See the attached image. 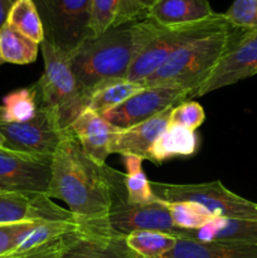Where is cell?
Instances as JSON below:
<instances>
[{
  "label": "cell",
  "mask_w": 257,
  "mask_h": 258,
  "mask_svg": "<svg viewBox=\"0 0 257 258\" xmlns=\"http://www.w3.org/2000/svg\"><path fill=\"white\" fill-rule=\"evenodd\" d=\"M60 258H143L111 228L83 226L62 238Z\"/></svg>",
  "instance_id": "cell-13"
},
{
  "label": "cell",
  "mask_w": 257,
  "mask_h": 258,
  "mask_svg": "<svg viewBox=\"0 0 257 258\" xmlns=\"http://www.w3.org/2000/svg\"><path fill=\"white\" fill-rule=\"evenodd\" d=\"M144 86L141 83L133 82L127 78H116L102 83L90 96L87 108L95 111L102 116L107 111L117 107L122 102L141 91Z\"/></svg>",
  "instance_id": "cell-22"
},
{
  "label": "cell",
  "mask_w": 257,
  "mask_h": 258,
  "mask_svg": "<svg viewBox=\"0 0 257 258\" xmlns=\"http://www.w3.org/2000/svg\"><path fill=\"white\" fill-rule=\"evenodd\" d=\"M52 158L0 148V189L29 197L45 196Z\"/></svg>",
  "instance_id": "cell-10"
},
{
  "label": "cell",
  "mask_w": 257,
  "mask_h": 258,
  "mask_svg": "<svg viewBox=\"0 0 257 258\" xmlns=\"http://www.w3.org/2000/svg\"><path fill=\"white\" fill-rule=\"evenodd\" d=\"M135 52L131 25L90 37L70 53L71 68L86 102L102 83L126 78Z\"/></svg>",
  "instance_id": "cell-2"
},
{
  "label": "cell",
  "mask_w": 257,
  "mask_h": 258,
  "mask_svg": "<svg viewBox=\"0 0 257 258\" xmlns=\"http://www.w3.org/2000/svg\"><path fill=\"white\" fill-rule=\"evenodd\" d=\"M5 23L39 45L44 40V28L33 0H15Z\"/></svg>",
  "instance_id": "cell-25"
},
{
  "label": "cell",
  "mask_w": 257,
  "mask_h": 258,
  "mask_svg": "<svg viewBox=\"0 0 257 258\" xmlns=\"http://www.w3.org/2000/svg\"><path fill=\"white\" fill-rule=\"evenodd\" d=\"M44 28V40L65 52H73L87 38L91 0H33Z\"/></svg>",
  "instance_id": "cell-7"
},
{
  "label": "cell",
  "mask_w": 257,
  "mask_h": 258,
  "mask_svg": "<svg viewBox=\"0 0 257 258\" xmlns=\"http://www.w3.org/2000/svg\"><path fill=\"white\" fill-rule=\"evenodd\" d=\"M159 258H257V244L198 242L179 238L171 251Z\"/></svg>",
  "instance_id": "cell-20"
},
{
  "label": "cell",
  "mask_w": 257,
  "mask_h": 258,
  "mask_svg": "<svg viewBox=\"0 0 257 258\" xmlns=\"http://www.w3.org/2000/svg\"><path fill=\"white\" fill-rule=\"evenodd\" d=\"M120 0H91L90 30L98 37L111 29L116 19Z\"/></svg>",
  "instance_id": "cell-29"
},
{
  "label": "cell",
  "mask_w": 257,
  "mask_h": 258,
  "mask_svg": "<svg viewBox=\"0 0 257 258\" xmlns=\"http://www.w3.org/2000/svg\"><path fill=\"white\" fill-rule=\"evenodd\" d=\"M39 106L34 85L8 93L0 106V122L22 123L37 115Z\"/></svg>",
  "instance_id": "cell-23"
},
{
  "label": "cell",
  "mask_w": 257,
  "mask_h": 258,
  "mask_svg": "<svg viewBox=\"0 0 257 258\" xmlns=\"http://www.w3.org/2000/svg\"><path fill=\"white\" fill-rule=\"evenodd\" d=\"M176 237L198 242L257 244V221L213 218L201 228L179 229Z\"/></svg>",
  "instance_id": "cell-17"
},
{
  "label": "cell",
  "mask_w": 257,
  "mask_h": 258,
  "mask_svg": "<svg viewBox=\"0 0 257 258\" xmlns=\"http://www.w3.org/2000/svg\"><path fill=\"white\" fill-rule=\"evenodd\" d=\"M158 0H120L117 15L112 28L123 27L130 23H138L145 20L151 8Z\"/></svg>",
  "instance_id": "cell-32"
},
{
  "label": "cell",
  "mask_w": 257,
  "mask_h": 258,
  "mask_svg": "<svg viewBox=\"0 0 257 258\" xmlns=\"http://www.w3.org/2000/svg\"><path fill=\"white\" fill-rule=\"evenodd\" d=\"M151 188L159 199L165 202H194L203 206L216 218L257 221V203L237 196L219 180L199 184H166L151 181Z\"/></svg>",
  "instance_id": "cell-6"
},
{
  "label": "cell",
  "mask_w": 257,
  "mask_h": 258,
  "mask_svg": "<svg viewBox=\"0 0 257 258\" xmlns=\"http://www.w3.org/2000/svg\"><path fill=\"white\" fill-rule=\"evenodd\" d=\"M126 243L143 258H159L171 251L178 242V237L166 232L138 231L127 234Z\"/></svg>",
  "instance_id": "cell-27"
},
{
  "label": "cell",
  "mask_w": 257,
  "mask_h": 258,
  "mask_svg": "<svg viewBox=\"0 0 257 258\" xmlns=\"http://www.w3.org/2000/svg\"><path fill=\"white\" fill-rule=\"evenodd\" d=\"M62 238L55 239L40 248L30 251L28 253L22 254V256L13 257V258H60V252H62Z\"/></svg>",
  "instance_id": "cell-34"
},
{
  "label": "cell",
  "mask_w": 257,
  "mask_h": 258,
  "mask_svg": "<svg viewBox=\"0 0 257 258\" xmlns=\"http://www.w3.org/2000/svg\"><path fill=\"white\" fill-rule=\"evenodd\" d=\"M224 17L238 29L257 30V0H234Z\"/></svg>",
  "instance_id": "cell-31"
},
{
  "label": "cell",
  "mask_w": 257,
  "mask_h": 258,
  "mask_svg": "<svg viewBox=\"0 0 257 258\" xmlns=\"http://www.w3.org/2000/svg\"><path fill=\"white\" fill-rule=\"evenodd\" d=\"M81 227L76 219H39L30 221L17 238V244L8 258L22 256L40 248Z\"/></svg>",
  "instance_id": "cell-18"
},
{
  "label": "cell",
  "mask_w": 257,
  "mask_h": 258,
  "mask_svg": "<svg viewBox=\"0 0 257 258\" xmlns=\"http://www.w3.org/2000/svg\"><path fill=\"white\" fill-rule=\"evenodd\" d=\"M5 146V139L4 136H3L2 131H0V148H4Z\"/></svg>",
  "instance_id": "cell-36"
},
{
  "label": "cell",
  "mask_w": 257,
  "mask_h": 258,
  "mask_svg": "<svg viewBox=\"0 0 257 258\" xmlns=\"http://www.w3.org/2000/svg\"><path fill=\"white\" fill-rule=\"evenodd\" d=\"M257 75V30L238 29L208 77L191 92L189 100L234 85Z\"/></svg>",
  "instance_id": "cell-9"
},
{
  "label": "cell",
  "mask_w": 257,
  "mask_h": 258,
  "mask_svg": "<svg viewBox=\"0 0 257 258\" xmlns=\"http://www.w3.org/2000/svg\"><path fill=\"white\" fill-rule=\"evenodd\" d=\"M171 108H166L133 127L120 128L112 141L111 154L135 155L144 160H150L151 148L170 123Z\"/></svg>",
  "instance_id": "cell-16"
},
{
  "label": "cell",
  "mask_w": 257,
  "mask_h": 258,
  "mask_svg": "<svg viewBox=\"0 0 257 258\" xmlns=\"http://www.w3.org/2000/svg\"><path fill=\"white\" fill-rule=\"evenodd\" d=\"M39 219H75L68 209L58 207L45 196L29 197L0 189V223Z\"/></svg>",
  "instance_id": "cell-14"
},
{
  "label": "cell",
  "mask_w": 257,
  "mask_h": 258,
  "mask_svg": "<svg viewBox=\"0 0 257 258\" xmlns=\"http://www.w3.org/2000/svg\"><path fill=\"white\" fill-rule=\"evenodd\" d=\"M199 139L196 131L169 123L150 151V161L161 164L175 158H188L198 150Z\"/></svg>",
  "instance_id": "cell-21"
},
{
  "label": "cell",
  "mask_w": 257,
  "mask_h": 258,
  "mask_svg": "<svg viewBox=\"0 0 257 258\" xmlns=\"http://www.w3.org/2000/svg\"><path fill=\"white\" fill-rule=\"evenodd\" d=\"M163 201V199H161ZM164 204L170 213L171 219L179 229H197L203 227L216 217L212 216L203 206L194 202H165Z\"/></svg>",
  "instance_id": "cell-28"
},
{
  "label": "cell",
  "mask_w": 257,
  "mask_h": 258,
  "mask_svg": "<svg viewBox=\"0 0 257 258\" xmlns=\"http://www.w3.org/2000/svg\"><path fill=\"white\" fill-rule=\"evenodd\" d=\"M30 221L0 223V258H8L13 253L20 232Z\"/></svg>",
  "instance_id": "cell-33"
},
{
  "label": "cell",
  "mask_w": 257,
  "mask_h": 258,
  "mask_svg": "<svg viewBox=\"0 0 257 258\" xmlns=\"http://www.w3.org/2000/svg\"><path fill=\"white\" fill-rule=\"evenodd\" d=\"M112 170L88 159L70 128L52 156L47 197L65 202L70 213L83 226L111 228Z\"/></svg>",
  "instance_id": "cell-1"
},
{
  "label": "cell",
  "mask_w": 257,
  "mask_h": 258,
  "mask_svg": "<svg viewBox=\"0 0 257 258\" xmlns=\"http://www.w3.org/2000/svg\"><path fill=\"white\" fill-rule=\"evenodd\" d=\"M108 224L111 229L122 236L138 231H159L176 236V228L164 201L145 204H131L126 199L123 174L112 170V203Z\"/></svg>",
  "instance_id": "cell-8"
},
{
  "label": "cell",
  "mask_w": 257,
  "mask_h": 258,
  "mask_svg": "<svg viewBox=\"0 0 257 258\" xmlns=\"http://www.w3.org/2000/svg\"><path fill=\"white\" fill-rule=\"evenodd\" d=\"M44 72L34 85L38 106L47 111L58 127L65 133L70 130L76 118L87 108L73 71L70 53L52 43L43 40L40 44Z\"/></svg>",
  "instance_id": "cell-5"
},
{
  "label": "cell",
  "mask_w": 257,
  "mask_h": 258,
  "mask_svg": "<svg viewBox=\"0 0 257 258\" xmlns=\"http://www.w3.org/2000/svg\"><path fill=\"white\" fill-rule=\"evenodd\" d=\"M14 2L15 0H0V28L7 22L8 13H9L10 8L14 4Z\"/></svg>",
  "instance_id": "cell-35"
},
{
  "label": "cell",
  "mask_w": 257,
  "mask_h": 258,
  "mask_svg": "<svg viewBox=\"0 0 257 258\" xmlns=\"http://www.w3.org/2000/svg\"><path fill=\"white\" fill-rule=\"evenodd\" d=\"M204 120H206V113L203 106L196 101L186 100L171 108V125H179L196 131L204 122Z\"/></svg>",
  "instance_id": "cell-30"
},
{
  "label": "cell",
  "mask_w": 257,
  "mask_h": 258,
  "mask_svg": "<svg viewBox=\"0 0 257 258\" xmlns=\"http://www.w3.org/2000/svg\"><path fill=\"white\" fill-rule=\"evenodd\" d=\"M4 148L32 155L52 158L63 133L47 111L39 108L32 120L22 123L0 122Z\"/></svg>",
  "instance_id": "cell-12"
},
{
  "label": "cell",
  "mask_w": 257,
  "mask_h": 258,
  "mask_svg": "<svg viewBox=\"0 0 257 258\" xmlns=\"http://www.w3.org/2000/svg\"><path fill=\"white\" fill-rule=\"evenodd\" d=\"M3 63H4V60H3L2 57H0V64H3Z\"/></svg>",
  "instance_id": "cell-37"
},
{
  "label": "cell",
  "mask_w": 257,
  "mask_h": 258,
  "mask_svg": "<svg viewBox=\"0 0 257 258\" xmlns=\"http://www.w3.org/2000/svg\"><path fill=\"white\" fill-rule=\"evenodd\" d=\"M214 14L209 0H158L146 19L161 25H184L202 22Z\"/></svg>",
  "instance_id": "cell-19"
},
{
  "label": "cell",
  "mask_w": 257,
  "mask_h": 258,
  "mask_svg": "<svg viewBox=\"0 0 257 258\" xmlns=\"http://www.w3.org/2000/svg\"><path fill=\"white\" fill-rule=\"evenodd\" d=\"M226 23L227 18L219 13L202 22L184 25H161L151 19L134 23L131 28L135 52L126 78L143 85L183 45Z\"/></svg>",
  "instance_id": "cell-3"
},
{
  "label": "cell",
  "mask_w": 257,
  "mask_h": 258,
  "mask_svg": "<svg viewBox=\"0 0 257 258\" xmlns=\"http://www.w3.org/2000/svg\"><path fill=\"white\" fill-rule=\"evenodd\" d=\"M39 44L24 37L5 23L0 28V57L4 62L28 64L37 59Z\"/></svg>",
  "instance_id": "cell-26"
},
{
  "label": "cell",
  "mask_w": 257,
  "mask_h": 258,
  "mask_svg": "<svg viewBox=\"0 0 257 258\" xmlns=\"http://www.w3.org/2000/svg\"><path fill=\"white\" fill-rule=\"evenodd\" d=\"M189 96L190 91L178 86L144 87L117 107L103 113L102 117L115 127L123 130L189 100Z\"/></svg>",
  "instance_id": "cell-11"
},
{
  "label": "cell",
  "mask_w": 257,
  "mask_h": 258,
  "mask_svg": "<svg viewBox=\"0 0 257 258\" xmlns=\"http://www.w3.org/2000/svg\"><path fill=\"white\" fill-rule=\"evenodd\" d=\"M126 173L123 174V186L126 199L131 204H145L155 202L158 197L154 194L151 181L148 180L143 170L144 159L135 155H121Z\"/></svg>",
  "instance_id": "cell-24"
},
{
  "label": "cell",
  "mask_w": 257,
  "mask_h": 258,
  "mask_svg": "<svg viewBox=\"0 0 257 258\" xmlns=\"http://www.w3.org/2000/svg\"><path fill=\"white\" fill-rule=\"evenodd\" d=\"M71 130L88 159L98 166L106 165L112 141L120 128L111 125L95 111L86 108L72 123Z\"/></svg>",
  "instance_id": "cell-15"
},
{
  "label": "cell",
  "mask_w": 257,
  "mask_h": 258,
  "mask_svg": "<svg viewBox=\"0 0 257 258\" xmlns=\"http://www.w3.org/2000/svg\"><path fill=\"white\" fill-rule=\"evenodd\" d=\"M237 30L238 28L228 22L190 40L149 76L143 86H178L189 90L191 95L216 67Z\"/></svg>",
  "instance_id": "cell-4"
}]
</instances>
